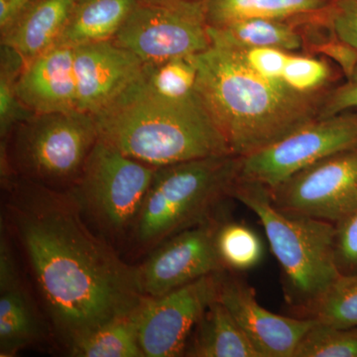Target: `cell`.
<instances>
[{
  "instance_id": "cell-11",
  "label": "cell",
  "mask_w": 357,
  "mask_h": 357,
  "mask_svg": "<svg viewBox=\"0 0 357 357\" xmlns=\"http://www.w3.org/2000/svg\"><path fill=\"white\" fill-rule=\"evenodd\" d=\"M220 272L206 275L160 297H144L139 307L143 356H184L197 324L218 299Z\"/></svg>"
},
{
  "instance_id": "cell-17",
  "label": "cell",
  "mask_w": 357,
  "mask_h": 357,
  "mask_svg": "<svg viewBox=\"0 0 357 357\" xmlns=\"http://www.w3.org/2000/svg\"><path fill=\"white\" fill-rule=\"evenodd\" d=\"M76 0H32L1 30V46L8 47L25 63L58 44Z\"/></svg>"
},
{
  "instance_id": "cell-20",
  "label": "cell",
  "mask_w": 357,
  "mask_h": 357,
  "mask_svg": "<svg viewBox=\"0 0 357 357\" xmlns=\"http://www.w3.org/2000/svg\"><path fill=\"white\" fill-rule=\"evenodd\" d=\"M301 17L239 20L218 27L208 26V34L211 42H220L231 46L302 52L305 38Z\"/></svg>"
},
{
  "instance_id": "cell-19",
  "label": "cell",
  "mask_w": 357,
  "mask_h": 357,
  "mask_svg": "<svg viewBox=\"0 0 357 357\" xmlns=\"http://www.w3.org/2000/svg\"><path fill=\"white\" fill-rule=\"evenodd\" d=\"M139 0H76L57 45H79L114 38Z\"/></svg>"
},
{
  "instance_id": "cell-26",
  "label": "cell",
  "mask_w": 357,
  "mask_h": 357,
  "mask_svg": "<svg viewBox=\"0 0 357 357\" xmlns=\"http://www.w3.org/2000/svg\"><path fill=\"white\" fill-rule=\"evenodd\" d=\"M24 59L8 47L1 46L0 74V136L4 139L14 126L32 112L21 103L16 93V82L24 67Z\"/></svg>"
},
{
  "instance_id": "cell-7",
  "label": "cell",
  "mask_w": 357,
  "mask_h": 357,
  "mask_svg": "<svg viewBox=\"0 0 357 357\" xmlns=\"http://www.w3.org/2000/svg\"><path fill=\"white\" fill-rule=\"evenodd\" d=\"M155 171L98 139L70 191L102 236L121 238L132 231Z\"/></svg>"
},
{
  "instance_id": "cell-16",
  "label": "cell",
  "mask_w": 357,
  "mask_h": 357,
  "mask_svg": "<svg viewBox=\"0 0 357 357\" xmlns=\"http://www.w3.org/2000/svg\"><path fill=\"white\" fill-rule=\"evenodd\" d=\"M46 332L36 304L21 280L6 236L0 243V356L13 357Z\"/></svg>"
},
{
  "instance_id": "cell-8",
  "label": "cell",
  "mask_w": 357,
  "mask_h": 357,
  "mask_svg": "<svg viewBox=\"0 0 357 357\" xmlns=\"http://www.w3.org/2000/svg\"><path fill=\"white\" fill-rule=\"evenodd\" d=\"M112 41L144 64L198 55L211 45L204 0H139Z\"/></svg>"
},
{
  "instance_id": "cell-18",
  "label": "cell",
  "mask_w": 357,
  "mask_h": 357,
  "mask_svg": "<svg viewBox=\"0 0 357 357\" xmlns=\"http://www.w3.org/2000/svg\"><path fill=\"white\" fill-rule=\"evenodd\" d=\"M184 356L261 357L229 310L218 299L197 324Z\"/></svg>"
},
{
  "instance_id": "cell-25",
  "label": "cell",
  "mask_w": 357,
  "mask_h": 357,
  "mask_svg": "<svg viewBox=\"0 0 357 357\" xmlns=\"http://www.w3.org/2000/svg\"><path fill=\"white\" fill-rule=\"evenodd\" d=\"M215 248L223 268L229 271H245L262 259V241L255 230L227 218L218 227Z\"/></svg>"
},
{
  "instance_id": "cell-3",
  "label": "cell",
  "mask_w": 357,
  "mask_h": 357,
  "mask_svg": "<svg viewBox=\"0 0 357 357\" xmlns=\"http://www.w3.org/2000/svg\"><path fill=\"white\" fill-rule=\"evenodd\" d=\"M93 116L98 139L156 168L232 154L198 93L187 100L161 98L144 86L141 75Z\"/></svg>"
},
{
  "instance_id": "cell-27",
  "label": "cell",
  "mask_w": 357,
  "mask_h": 357,
  "mask_svg": "<svg viewBox=\"0 0 357 357\" xmlns=\"http://www.w3.org/2000/svg\"><path fill=\"white\" fill-rule=\"evenodd\" d=\"M294 357H357V328L316 323L301 340Z\"/></svg>"
},
{
  "instance_id": "cell-23",
  "label": "cell",
  "mask_w": 357,
  "mask_h": 357,
  "mask_svg": "<svg viewBox=\"0 0 357 357\" xmlns=\"http://www.w3.org/2000/svg\"><path fill=\"white\" fill-rule=\"evenodd\" d=\"M292 316L333 328H357V272L340 274L319 297Z\"/></svg>"
},
{
  "instance_id": "cell-4",
  "label": "cell",
  "mask_w": 357,
  "mask_h": 357,
  "mask_svg": "<svg viewBox=\"0 0 357 357\" xmlns=\"http://www.w3.org/2000/svg\"><path fill=\"white\" fill-rule=\"evenodd\" d=\"M241 166L243 157L229 154L156 168L129 236L136 250H152L222 213Z\"/></svg>"
},
{
  "instance_id": "cell-5",
  "label": "cell",
  "mask_w": 357,
  "mask_h": 357,
  "mask_svg": "<svg viewBox=\"0 0 357 357\" xmlns=\"http://www.w3.org/2000/svg\"><path fill=\"white\" fill-rule=\"evenodd\" d=\"M232 199L261 222L270 248L283 270L285 298L292 310L306 306L340 276L335 262V225L279 210L269 188L238 178Z\"/></svg>"
},
{
  "instance_id": "cell-28",
  "label": "cell",
  "mask_w": 357,
  "mask_h": 357,
  "mask_svg": "<svg viewBox=\"0 0 357 357\" xmlns=\"http://www.w3.org/2000/svg\"><path fill=\"white\" fill-rule=\"evenodd\" d=\"M323 15L326 24L340 39L357 49V0H331ZM354 79H357V72L349 81Z\"/></svg>"
},
{
  "instance_id": "cell-14",
  "label": "cell",
  "mask_w": 357,
  "mask_h": 357,
  "mask_svg": "<svg viewBox=\"0 0 357 357\" xmlns=\"http://www.w3.org/2000/svg\"><path fill=\"white\" fill-rule=\"evenodd\" d=\"M77 110L96 115L137 81L144 63L109 41L75 47Z\"/></svg>"
},
{
  "instance_id": "cell-22",
  "label": "cell",
  "mask_w": 357,
  "mask_h": 357,
  "mask_svg": "<svg viewBox=\"0 0 357 357\" xmlns=\"http://www.w3.org/2000/svg\"><path fill=\"white\" fill-rule=\"evenodd\" d=\"M139 307L89 333L70 347L69 356L144 357L139 344Z\"/></svg>"
},
{
  "instance_id": "cell-1",
  "label": "cell",
  "mask_w": 357,
  "mask_h": 357,
  "mask_svg": "<svg viewBox=\"0 0 357 357\" xmlns=\"http://www.w3.org/2000/svg\"><path fill=\"white\" fill-rule=\"evenodd\" d=\"M6 215L24 253L56 337L67 351L96 328L135 311L144 296L135 266L84 220L70 190L2 178Z\"/></svg>"
},
{
  "instance_id": "cell-30",
  "label": "cell",
  "mask_w": 357,
  "mask_h": 357,
  "mask_svg": "<svg viewBox=\"0 0 357 357\" xmlns=\"http://www.w3.org/2000/svg\"><path fill=\"white\" fill-rule=\"evenodd\" d=\"M354 109L357 110V79L344 81L326 98L319 119Z\"/></svg>"
},
{
  "instance_id": "cell-31",
  "label": "cell",
  "mask_w": 357,
  "mask_h": 357,
  "mask_svg": "<svg viewBox=\"0 0 357 357\" xmlns=\"http://www.w3.org/2000/svg\"><path fill=\"white\" fill-rule=\"evenodd\" d=\"M31 1L32 0H0V30L6 29Z\"/></svg>"
},
{
  "instance_id": "cell-6",
  "label": "cell",
  "mask_w": 357,
  "mask_h": 357,
  "mask_svg": "<svg viewBox=\"0 0 357 357\" xmlns=\"http://www.w3.org/2000/svg\"><path fill=\"white\" fill-rule=\"evenodd\" d=\"M98 140L93 115L79 110L33 114L1 139V178L17 176L70 190Z\"/></svg>"
},
{
  "instance_id": "cell-24",
  "label": "cell",
  "mask_w": 357,
  "mask_h": 357,
  "mask_svg": "<svg viewBox=\"0 0 357 357\" xmlns=\"http://www.w3.org/2000/svg\"><path fill=\"white\" fill-rule=\"evenodd\" d=\"M198 67L194 56L144 64L141 81L150 91L168 100H187L197 95Z\"/></svg>"
},
{
  "instance_id": "cell-15",
  "label": "cell",
  "mask_w": 357,
  "mask_h": 357,
  "mask_svg": "<svg viewBox=\"0 0 357 357\" xmlns=\"http://www.w3.org/2000/svg\"><path fill=\"white\" fill-rule=\"evenodd\" d=\"M74 53L75 47L55 45L25 63L16 93L32 114L77 110Z\"/></svg>"
},
{
  "instance_id": "cell-2",
  "label": "cell",
  "mask_w": 357,
  "mask_h": 357,
  "mask_svg": "<svg viewBox=\"0 0 357 357\" xmlns=\"http://www.w3.org/2000/svg\"><path fill=\"white\" fill-rule=\"evenodd\" d=\"M195 59L197 93L236 156L260 151L319 119L328 96L303 95L220 42Z\"/></svg>"
},
{
  "instance_id": "cell-9",
  "label": "cell",
  "mask_w": 357,
  "mask_h": 357,
  "mask_svg": "<svg viewBox=\"0 0 357 357\" xmlns=\"http://www.w3.org/2000/svg\"><path fill=\"white\" fill-rule=\"evenodd\" d=\"M357 147V110L321 117L260 151L243 157L239 178L269 189L306 167Z\"/></svg>"
},
{
  "instance_id": "cell-12",
  "label": "cell",
  "mask_w": 357,
  "mask_h": 357,
  "mask_svg": "<svg viewBox=\"0 0 357 357\" xmlns=\"http://www.w3.org/2000/svg\"><path fill=\"white\" fill-rule=\"evenodd\" d=\"M223 213L208 222L178 232L135 266L136 283L144 297L155 298L225 270L215 248V236Z\"/></svg>"
},
{
  "instance_id": "cell-10",
  "label": "cell",
  "mask_w": 357,
  "mask_h": 357,
  "mask_svg": "<svg viewBox=\"0 0 357 357\" xmlns=\"http://www.w3.org/2000/svg\"><path fill=\"white\" fill-rule=\"evenodd\" d=\"M269 191L279 210L337 223L357 208V147L316 162Z\"/></svg>"
},
{
  "instance_id": "cell-13",
  "label": "cell",
  "mask_w": 357,
  "mask_h": 357,
  "mask_svg": "<svg viewBox=\"0 0 357 357\" xmlns=\"http://www.w3.org/2000/svg\"><path fill=\"white\" fill-rule=\"evenodd\" d=\"M236 273L229 270L220 272L218 300L229 310L261 357H294L301 340L316 321L268 311L257 302L255 289Z\"/></svg>"
},
{
  "instance_id": "cell-21",
  "label": "cell",
  "mask_w": 357,
  "mask_h": 357,
  "mask_svg": "<svg viewBox=\"0 0 357 357\" xmlns=\"http://www.w3.org/2000/svg\"><path fill=\"white\" fill-rule=\"evenodd\" d=\"M331 0H204L211 27L236 21L269 18L293 20L323 10Z\"/></svg>"
},
{
  "instance_id": "cell-29",
  "label": "cell",
  "mask_w": 357,
  "mask_h": 357,
  "mask_svg": "<svg viewBox=\"0 0 357 357\" xmlns=\"http://www.w3.org/2000/svg\"><path fill=\"white\" fill-rule=\"evenodd\" d=\"M335 225V262L342 274L357 272V208Z\"/></svg>"
}]
</instances>
